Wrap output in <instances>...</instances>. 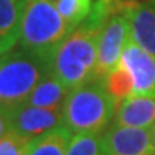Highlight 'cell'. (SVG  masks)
I'll return each instance as SVG.
<instances>
[{
	"mask_svg": "<svg viewBox=\"0 0 155 155\" xmlns=\"http://www.w3.org/2000/svg\"><path fill=\"white\" fill-rule=\"evenodd\" d=\"M122 2L95 0L91 15L58 48L52 61V72L69 89L98 78L96 65L101 30L109 15L121 7Z\"/></svg>",
	"mask_w": 155,
	"mask_h": 155,
	"instance_id": "obj_1",
	"label": "cell"
},
{
	"mask_svg": "<svg viewBox=\"0 0 155 155\" xmlns=\"http://www.w3.org/2000/svg\"><path fill=\"white\" fill-rule=\"evenodd\" d=\"M119 102L109 94L104 78L71 89L63 104V122L72 134H102L115 119Z\"/></svg>",
	"mask_w": 155,
	"mask_h": 155,
	"instance_id": "obj_2",
	"label": "cell"
},
{
	"mask_svg": "<svg viewBox=\"0 0 155 155\" xmlns=\"http://www.w3.org/2000/svg\"><path fill=\"white\" fill-rule=\"evenodd\" d=\"M73 28L62 17L55 0H23L19 45L23 50L53 61Z\"/></svg>",
	"mask_w": 155,
	"mask_h": 155,
	"instance_id": "obj_3",
	"label": "cell"
},
{
	"mask_svg": "<svg viewBox=\"0 0 155 155\" xmlns=\"http://www.w3.org/2000/svg\"><path fill=\"white\" fill-rule=\"evenodd\" d=\"M52 72V62L28 50L0 55V108L25 104L38 83Z\"/></svg>",
	"mask_w": 155,
	"mask_h": 155,
	"instance_id": "obj_4",
	"label": "cell"
},
{
	"mask_svg": "<svg viewBox=\"0 0 155 155\" xmlns=\"http://www.w3.org/2000/svg\"><path fill=\"white\" fill-rule=\"evenodd\" d=\"M122 5L118 10L109 15L101 30L96 65L98 78H104L121 62L124 48L128 39L131 38V25L125 13L122 12Z\"/></svg>",
	"mask_w": 155,
	"mask_h": 155,
	"instance_id": "obj_5",
	"label": "cell"
},
{
	"mask_svg": "<svg viewBox=\"0 0 155 155\" xmlns=\"http://www.w3.org/2000/svg\"><path fill=\"white\" fill-rule=\"evenodd\" d=\"M9 127L15 134L32 141L40 135L65 127L63 108L46 109L20 104L9 109Z\"/></svg>",
	"mask_w": 155,
	"mask_h": 155,
	"instance_id": "obj_6",
	"label": "cell"
},
{
	"mask_svg": "<svg viewBox=\"0 0 155 155\" xmlns=\"http://www.w3.org/2000/svg\"><path fill=\"white\" fill-rule=\"evenodd\" d=\"M105 155H155L151 128L122 127L112 122L104 132Z\"/></svg>",
	"mask_w": 155,
	"mask_h": 155,
	"instance_id": "obj_7",
	"label": "cell"
},
{
	"mask_svg": "<svg viewBox=\"0 0 155 155\" xmlns=\"http://www.w3.org/2000/svg\"><path fill=\"white\" fill-rule=\"evenodd\" d=\"M134 82V95H155V56L128 39L121 56Z\"/></svg>",
	"mask_w": 155,
	"mask_h": 155,
	"instance_id": "obj_8",
	"label": "cell"
},
{
	"mask_svg": "<svg viewBox=\"0 0 155 155\" xmlns=\"http://www.w3.org/2000/svg\"><path fill=\"white\" fill-rule=\"evenodd\" d=\"M122 12L131 25V39L155 56V0H128Z\"/></svg>",
	"mask_w": 155,
	"mask_h": 155,
	"instance_id": "obj_9",
	"label": "cell"
},
{
	"mask_svg": "<svg viewBox=\"0 0 155 155\" xmlns=\"http://www.w3.org/2000/svg\"><path fill=\"white\" fill-rule=\"evenodd\" d=\"M115 124L132 128L155 125V95H132L118 105Z\"/></svg>",
	"mask_w": 155,
	"mask_h": 155,
	"instance_id": "obj_10",
	"label": "cell"
},
{
	"mask_svg": "<svg viewBox=\"0 0 155 155\" xmlns=\"http://www.w3.org/2000/svg\"><path fill=\"white\" fill-rule=\"evenodd\" d=\"M22 12L23 0H0V55L19 43Z\"/></svg>",
	"mask_w": 155,
	"mask_h": 155,
	"instance_id": "obj_11",
	"label": "cell"
},
{
	"mask_svg": "<svg viewBox=\"0 0 155 155\" xmlns=\"http://www.w3.org/2000/svg\"><path fill=\"white\" fill-rule=\"evenodd\" d=\"M69 92L71 89L62 81H59L53 75V72H50L38 83V86L29 95L25 104L39 106V108H46V109L63 108V104Z\"/></svg>",
	"mask_w": 155,
	"mask_h": 155,
	"instance_id": "obj_12",
	"label": "cell"
},
{
	"mask_svg": "<svg viewBox=\"0 0 155 155\" xmlns=\"http://www.w3.org/2000/svg\"><path fill=\"white\" fill-rule=\"evenodd\" d=\"M72 132L66 127H61L50 132L33 138L29 142V155H66Z\"/></svg>",
	"mask_w": 155,
	"mask_h": 155,
	"instance_id": "obj_13",
	"label": "cell"
},
{
	"mask_svg": "<svg viewBox=\"0 0 155 155\" xmlns=\"http://www.w3.org/2000/svg\"><path fill=\"white\" fill-rule=\"evenodd\" d=\"M105 86L109 91V94L115 98L119 104L124 99H127L134 95V82L131 75L124 68L122 63H118L111 72H108L104 76Z\"/></svg>",
	"mask_w": 155,
	"mask_h": 155,
	"instance_id": "obj_14",
	"label": "cell"
},
{
	"mask_svg": "<svg viewBox=\"0 0 155 155\" xmlns=\"http://www.w3.org/2000/svg\"><path fill=\"white\" fill-rule=\"evenodd\" d=\"M55 3L62 17L75 29L91 15L95 2L94 0H55Z\"/></svg>",
	"mask_w": 155,
	"mask_h": 155,
	"instance_id": "obj_15",
	"label": "cell"
},
{
	"mask_svg": "<svg viewBox=\"0 0 155 155\" xmlns=\"http://www.w3.org/2000/svg\"><path fill=\"white\" fill-rule=\"evenodd\" d=\"M66 155H105L104 132L76 134L72 137Z\"/></svg>",
	"mask_w": 155,
	"mask_h": 155,
	"instance_id": "obj_16",
	"label": "cell"
},
{
	"mask_svg": "<svg viewBox=\"0 0 155 155\" xmlns=\"http://www.w3.org/2000/svg\"><path fill=\"white\" fill-rule=\"evenodd\" d=\"M30 139H26L9 131L0 139V155H22V152L29 147Z\"/></svg>",
	"mask_w": 155,
	"mask_h": 155,
	"instance_id": "obj_17",
	"label": "cell"
},
{
	"mask_svg": "<svg viewBox=\"0 0 155 155\" xmlns=\"http://www.w3.org/2000/svg\"><path fill=\"white\" fill-rule=\"evenodd\" d=\"M10 131L9 127V109L0 108V139Z\"/></svg>",
	"mask_w": 155,
	"mask_h": 155,
	"instance_id": "obj_18",
	"label": "cell"
},
{
	"mask_svg": "<svg viewBox=\"0 0 155 155\" xmlns=\"http://www.w3.org/2000/svg\"><path fill=\"white\" fill-rule=\"evenodd\" d=\"M151 138H152V145H154V148H155V125L151 128Z\"/></svg>",
	"mask_w": 155,
	"mask_h": 155,
	"instance_id": "obj_19",
	"label": "cell"
},
{
	"mask_svg": "<svg viewBox=\"0 0 155 155\" xmlns=\"http://www.w3.org/2000/svg\"><path fill=\"white\" fill-rule=\"evenodd\" d=\"M28 148H29V147H28ZM28 148H26V150L23 151V152H22V155H29V154H28Z\"/></svg>",
	"mask_w": 155,
	"mask_h": 155,
	"instance_id": "obj_20",
	"label": "cell"
},
{
	"mask_svg": "<svg viewBox=\"0 0 155 155\" xmlns=\"http://www.w3.org/2000/svg\"><path fill=\"white\" fill-rule=\"evenodd\" d=\"M125 2H128V0H125Z\"/></svg>",
	"mask_w": 155,
	"mask_h": 155,
	"instance_id": "obj_21",
	"label": "cell"
}]
</instances>
